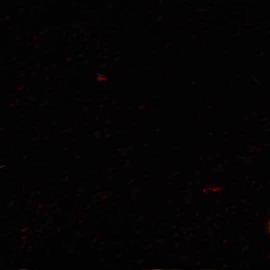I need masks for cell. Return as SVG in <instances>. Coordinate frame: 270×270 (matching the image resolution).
I'll use <instances>...</instances> for the list:
<instances>
[{"instance_id":"6da1fadb","label":"cell","mask_w":270,"mask_h":270,"mask_svg":"<svg viewBox=\"0 0 270 270\" xmlns=\"http://www.w3.org/2000/svg\"><path fill=\"white\" fill-rule=\"evenodd\" d=\"M25 237H26V236H22V240H24V239L26 238Z\"/></svg>"}]
</instances>
